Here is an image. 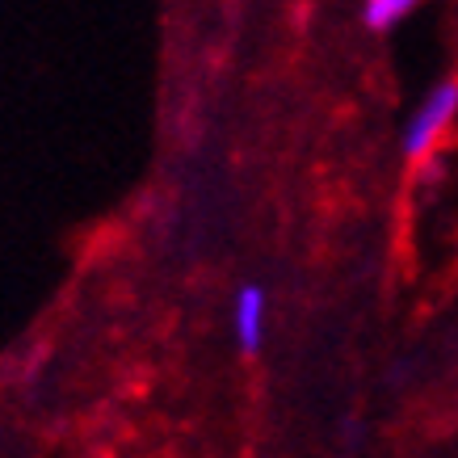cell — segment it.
Masks as SVG:
<instances>
[{
	"instance_id": "cell-1",
	"label": "cell",
	"mask_w": 458,
	"mask_h": 458,
	"mask_svg": "<svg viewBox=\"0 0 458 458\" xmlns=\"http://www.w3.org/2000/svg\"><path fill=\"white\" fill-rule=\"evenodd\" d=\"M454 114H458V81H445V84H437L429 98H425V106L412 114V123L403 131V152L412 156V160H420V156L437 143V135L450 126Z\"/></svg>"
},
{
	"instance_id": "cell-3",
	"label": "cell",
	"mask_w": 458,
	"mask_h": 458,
	"mask_svg": "<svg viewBox=\"0 0 458 458\" xmlns=\"http://www.w3.org/2000/svg\"><path fill=\"white\" fill-rule=\"evenodd\" d=\"M408 13H412V4H408V0H370V4L361 9V21H366L370 30H391Z\"/></svg>"
},
{
	"instance_id": "cell-2",
	"label": "cell",
	"mask_w": 458,
	"mask_h": 458,
	"mask_svg": "<svg viewBox=\"0 0 458 458\" xmlns=\"http://www.w3.org/2000/svg\"><path fill=\"white\" fill-rule=\"evenodd\" d=\"M232 324H236V341L244 353L261 349L265 341V291L261 286H244L232 307Z\"/></svg>"
}]
</instances>
